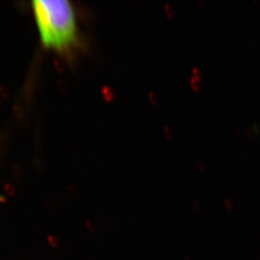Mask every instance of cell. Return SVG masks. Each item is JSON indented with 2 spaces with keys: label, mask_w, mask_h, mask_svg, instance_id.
Masks as SVG:
<instances>
[{
  "label": "cell",
  "mask_w": 260,
  "mask_h": 260,
  "mask_svg": "<svg viewBox=\"0 0 260 260\" xmlns=\"http://www.w3.org/2000/svg\"><path fill=\"white\" fill-rule=\"evenodd\" d=\"M192 78H194V79H197L198 81L202 80V73L200 71L199 69L197 68H193L192 69Z\"/></svg>",
  "instance_id": "4"
},
{
  "label": "cell",
  "mask_w": 260,
  "mask_h": 260,
  "mask_svg": "<svg viewBox=\"0 0 260 260\" xmlns=\"http://www.w3.org/2000/svg\"><path fill=\"white\" fill-rule=\"evenodd\" d=\"M197 168H199L200 171H202V172H203L204 169H205V168H204L203 165L201 164V162H198V164H197Z\"/></svg>",
  "instance_id": "6"
},
{
  "label": "cell",
  "mask_w": 260,
  "mask_h": 260,
  "mask_svg": "<svg viewBox=\"0 0 260 260\" xmlns=\"http://www.w3.org/2000/svg\"><path fill=\"white\" fill-rule=\"evenodd\" d=\"M0 201H1V198H0Z\"/></svg>",
  "instance_id": "7"
},
{
  "label": "cell",
  "mask_w": 260,
  "mask_h": 260,
  "mask_svg": "<svg viewBox=\"0 0 260 260\" xmlns=\"http://www.w3.org/2000/svg\"><path fill=\"white\" fill-rule=\"evenodd\" d=\"M32 9L42 44L59 52L73 49L78 42L76 18L65 0H35Z\"/></svg>",
  "instance_id": "1"
},
{
  "label": "cell",
  "mask_w": 260,
  "mask_h": 260,
  "mask_svg": "<svg viewBox=\"0 0 260 260\" xmlns=\"http://www.w3.org/2000/svg\"><path fill=\"white\" fill-rule=\"evenodd\" d=\"M165 134L167 136L168 138H171L172 137V134H171V132H170V128L167 127V126H165Z\"/></svg>",
  "instance_id": "5"
},
{
  "label": "cell",
  "mask_w": 260,
  "mask_h": 260,
  "mask_svg": "<svg viewBox=\"0 0 260 260\" xmlns=\"http://www.w3.org/2000/svg\"><path fill=\"white\" fill-rule=\"evenodd\" d=\"M165 10L166 15H167L168 17L170 18V19H173L174 17L175 14H174V11L173 10L171 5L166 4L165 6Z\"/></svg>",
  "instance_id": "3"
},
{
  "label": "cell",
  "mask_w": 260,
  "mask_h": 260,
  "mask_svg": "<svg viewBox=\"0 0 260 260\" xmlns=\"http://www.w3.org/2000/svg\"><path fill=\"white\" fill-rule=\"evenodd\" d=\"M189 86L192 88V90L194 92H198L200 90V81L191 78L189 79Z\"/></svg>",
  "instance_id": "2"
}]
</instances>
